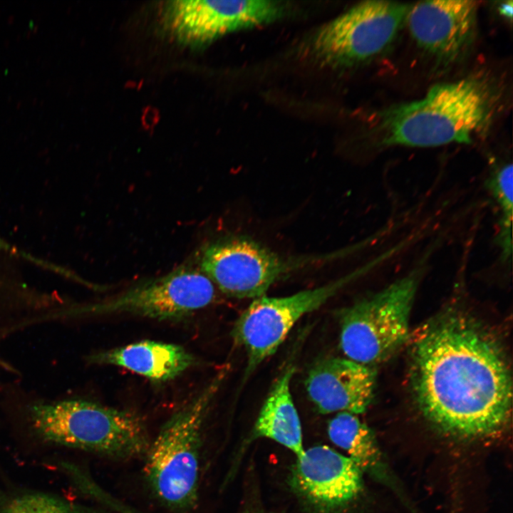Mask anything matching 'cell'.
<instances>
[{
	"instance_id": "obj_16",
	"label": "cell",
	"mask_w": 513,
	"mask_h": 513,
	"mask_svg": "<svg viewBox=\"0 0 513 513\" xmlns=\"http://www.w3.org/2000/svg\"><path fill=\"white\" fill-rule=\"evenodd\" d=\"M327 431L331 441L346 451L363 472L383 483L393 484L375 435L356 415L339 412L329 421Z\"/></svg>"
},
{
	"instance_id": "obj_5",
	"label": "cell",
	"mask_w": 513,
	"mask_h": 513,
	"mask_svg": "<svg viewBox=\"0 0 513 513\" xmlns=\"http://www.w3.org/2000/svg\"><path fill=\"white\" fill-rule=\"evenodd\" d=\"M341 313L340 346L348 359L370 367L390 357L408 337L423 266Z\"/></svg>"
},
{
	"instance_id": "obj_18",
	"label": "cell",
	"mask_w": 513,
	"mask_h": 513,
	"mask_svg": "<svg viewBox=\"0 0 513 513\" xmlns=\"http://www.w3.org/2000/svg\"><path fill=\"white\" fill-rule=\"evenodd\" d=\"M0 513H106L96 508L44 494H28L5 499Z\"/></svg>"
},
{
	"instance_id": "obj_9",
	"label": "cell",
	"mask_w": 513,
	"mask_h": 513,
	"mask_svg": "<svg viewBox=\"0 0 513 513\" xmlns=\"http://www.w3.org/2000/svg\"><path fill=\"white\" fill-rule=\"evenodd\" d=\"M214 297L213 283L200 269L182 266L81 308L80 313L128 314L158 321H177L209 306Z\"/></svg>"
},
{
	"instance_id": "obj_2",
	"label": "cell",
	"mask_w": 513,
	"mask_h": 513,
	"mask_svg": "<svg viewBox=\"0 0 513 513\" xmlns=\"http://www.w3.org/2000/svg\"><path fill=\"white\" fill-rule=\"evenodd\" d=\"M500 91L492 80L479 75L435 85L420 99L375 113L376 144L382 147L470 144L495 120Z\"/></svg>"
},
{
	"instance_id": "obj_21",
	"label": "cell",
	"mask_w": 513,
	"mask_h": 513,
	"mask_svg": "<svg viewBox=\"0 0 513 513\" xmlns=\"http://www.w3.org/2000/svg\"><path fill=\"white\" fill-rule=\"evenodd\" d=\"M249 513H264V512H249Z\"/></svg>"
},
{
	"instance_id": "obj_19",
	"label": "cell",
	"mask_w": 513,
	"mask_h": 513,
	"mask_svg": "<svg viewBox=\"0 0 513 513\" xmlns=\"http://www.w3.org/2000/svg\"><path fill=\"white\" fill-rule=\"evenodd\" d=\"M0 249L5 251V252H9L12 254H15L16 256L24 257V259H26L27 260H30L31 261H33L34 263L39 264L41 266L48 267L51 269H53V266L52 264L46 263L43 261H41L36 258H34L33 256H30L29 254H26V253L19 250L18 249L11 246V244H9V243H7L6 242H5L4 240H3L1 238H0Z\"/></svg>"
},
{
	"instance_id": "obj_3",
	"label": "cell",
	"mask_w": 513,
	"mask_h": 513,
	"mask_svg": "<svg viewBox=\"0 0 513 513\" xmlns=\"http://www.w3.org/2000/svg\"><path fill=\"white\" fill-rule=\"evenodd\" d=\"M228 370H220L175 411L149 445L144 467L146 479L158 499L172 509L188 510L197 500L203 425Z\"/></svg>"
},
{
	"instance_id": "obj_11",
	"label": "cell",
	"mask_w": 513,
	"mask_h": 513,
	"mask_svg": "<svg viewBox=\"0 0 513 513\" xmlns=\"http://www.w3.org/2000/svg\"><path fill=\"white\" fill-rule=\"evenodd\" d=\"M477 9L475 1H420L410 6L405 22L422 50L450 65L464 57L475 41Z\"/></svg>"
},
{
	"instance_id": "obj_1",
	"label": "cell",
	"mask_w": 513,
	"mask_h": 513,
	"mask_svg": "<svg viewBox=\"0 0 513 513\" xmlns=\"http://www.w3.org/2000/svg\"><path fill=\"white\" fill-rule=\"evenodd\" d=\"M411 370L418 404L440 430L480 437L507 423L508 365L494 341L469 319L449 315L424 328L413 346Z\"/></svg>"
},
{
	"instance_id": "obj_13",
	"label": "cell",
	"mask_w": 513,
	"mask_h": 513,
	"mask_svg": "<svg viewBox=\"0 0 513 513\" xmlns=\"http://www.w3.org/2000/svg\"><path fill=\"white\" fill-rule=\"evenodd\" d=\"M375 376L370 367L350 359L329 358L316 363L305 381L319 413H364L374 397Z\"/></svg>"
},
{
	"instance_id": "obj_14",
	"label": "cell",
	"mask_w": 513,
	"mask_h": 513,
	"mask_svg": "<svg viewBox=\"0 0 513 513\" xmlns=\"http://www.w3.org/2000/svg\"><path fill=\"white\" fill-rule=\"evenodd\" d=\"M87 360L122 367L157 383L175 379L195 363L193 355L182 346L150 340L102 351Z\"/></svg>"
},
{
	"instance_id": "obj_7",
	"label": "cell",
	"mask_w": 513,
	"mask_h": 513,
	"mask_svg": "<svg viewBox=\"0 0 513 513\" xmlns=\"http://www.w3.org/2000/svg\"><path fill=\"white\" fill-rule=\"evenodd\" d=\"M410 6L367 1L324 24L314 36L312 51L333 65H353L380 54L395 38Z\"/></svg>"
},
{
	"instance_id": "obj_17",
	"label": "cell",
	"mask_w": 513,
	"mask_h": 513,
	"mask_svg": "<svg viewBox=\"0 0 513 513\" xmlns=\"http://www.w3.org/2000/svg\"><path fill=\"white\" fill-rule=\"evenodd\" d=\"M488 188L499 210V230L496 242L500 249L502 262L511 259L512 250V228L513 214V170L512 163L497 168L488 180Z\"/></svg>"
},
{
	"instance_id": "obj_15",
	"label": "cell",
	"mask_w": 513,
	"mask_h": 513,
	"mask_svg": "<svg viewBox=\"0 0 513 513\" xmlns=\"http://www.w3.org/2000/svg\"><path fill=\"white\" fill-rule=\"evenodd\" d=\"M294 371L295 368L289 366L275 381L260 410L252 437L274 440L298 457L305 449L300 419L289 388Z\"/></svg>"
},
{
	"instance_id": "obj_20",
	"label": "cell",
	"mask_w": 513,
	"mask_h": 513,
	"mask_svg": "<svg viewBox=\"0 0 513 513\" xmlns=\"http://www.w3.org/2000/svg\"><path fill=\"white\" fill-rule=\"evenodd\" d=\"M499 11L505 16L512 17V4L510 1L509 4L506 3L501 5L499 7Z\"/></svg>"
},
{
	"instance_id": "obj_6",
	"label": "cell",
	"mask_w": 513,
	"mask_h": 513,
	"mask_svg": "<svg viewBox=\"0 0 513 513\" xmlns=\"http://www.w3.org/2000/svg\"><path fill=\"white\" fill-rule=\"evenodd\" d=\"M308 259L285 257L245 236H228L202 249L200 269L225 295L236 299L264 296L274 283L305 267Z\"/></svg>"
},
{
	"instance_id": "obj_8",
	"label": "cell",
	"mask_w": 513,
	"mask_h": 513,
	"mask_svg": "<svg viewBox=\"0 0 513 513\" xmlns=\"http://www.w3.org/2000/svg\"><path fill=\"white\" fill-rule=\"evenodd\" d=\"M361 273L360 269L323 286L288 296L254 299L231 331L234 342L247 352V375L276 351L301 317L319 309Z\"/></svg>"
},
{
	"instance_id": "obj_12",
	"label": "cell",
	"mask_w": 513,
	"mask_h": 513,
	"mask_svg": "<svg viewBox=\"0 0 513 513\" xmlns=\"http://www.w3.org/2000/svg\"><path fill=\"white\" fill-rule=\"evenodd\" d=\"M291 484L310 504L323 510L348 504L361 492L363 472L350 459L326 445L311 447L296 457Z\"/></svg>"
},
{
	"instance_id": "obj_4",
	"label": "cell",
	"mask_w": 513,
	"mask_h": 513,
	"mask_svg": "<svg viewBox=\"0 0 513 513\" xmlns=\"http://www.w3.org/2000/svg\"><path fill=\"white\" fill-rule=\"evenodd\" d=\"M33 428L43 440L118 458L147 452L150 442L142 419L130 411L84 400L37 403Z\"/></svg>"
},
{
	"instance_id": "obj_10",
	"label": "cell",
	"mask_w": 513,
	"mask_h": 513,
	"mask_svg": "<svg viewBox=\"0 0 513 513\" xmlns=\"http://www.w3.org/2000/svg\"><path fill=\"white\" fill-rule=\"evenodd\" d=\"M284 11V6L274 1L180 0L169 2L165 19L178 41L197 45L231 31L270 23Z\"/></svg>"
}]
</instances>
